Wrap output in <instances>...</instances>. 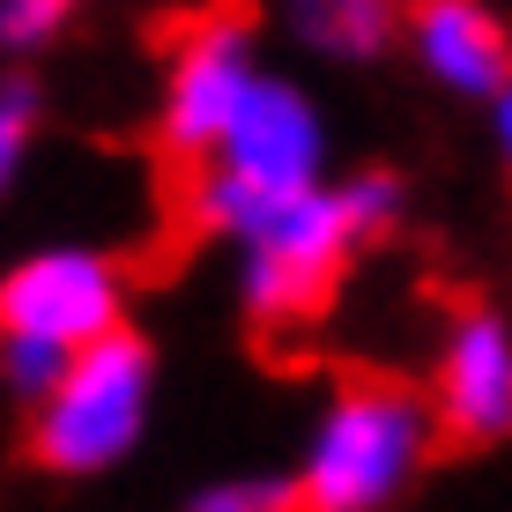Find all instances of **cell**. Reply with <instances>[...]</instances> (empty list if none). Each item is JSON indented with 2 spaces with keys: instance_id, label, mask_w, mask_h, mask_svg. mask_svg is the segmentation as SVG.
<instances>
[{
  "instance_id": "cell-5",
  "label": "cell",
  "mask_w": 512,
  "mask_h": 512,
  "mask_svg": "<svg viewBox=\"0 0 512 512\" xmlns=\"http://www.w3.org/2000/svg\"><path fill=\"white\" fill-rule=\"evenodd\" d=\"M260 82H268V45H260L253 15L238 8L193 15L164 52V75H156V141L201 164Z\"/></svg>"
},
{
  "instance_id": "cell-8",
  "label": "cell",
  "mask_w": 512,
  "mask_h": 512,
  "mask_svg": "<svg viewBox=\"0 0 512 512\" xmlns=\"http://www.w3.org/2000/svg\"><path fill=\"white\" fill-rule=\"evenodd\" d=\"M401 45L438 97L490 104L512 82V23L490 0H409Z\"/></svg>"
},
{
  "instance_id": "cell-10",
  "label": "cell",
  "mask_w": 512,
  "mask_h": 512,
  "mask_svg": "<svg viewBox=\"0 0 512 512\" xmlns=\"http://www.w3.org/2000/svg\"><path fill=\"white\" fill-rule=\"evenodd\" d=\"M179 512H305V505H297L290 468H231V475L193 483Z\"/></svg>"
},
{
  "instance_id": "cell-13",
  "label": "cell",
  "mask_w": 512,
  "mask_h": 512,
  "mask_svg": "<svg viewBox=\"0 0 512 512\" xmlns=\"http://www.w3.org/2000/svg\"><path fill=\"white\" fill-rule=\"evenodd\" d=\"M60 372H67V349L30 342V334H0V394L15 409H38L52 386H60Z\"/></svg>"
},
{
  "instance_id": "cell-15",
  "label": "cell",
  "mask_w": 512,
  "mask_h": 512,
  "mask_svg": "<svg viewBox=\"0 0 512 512\" xmlns=\"http://www.w3.org/2000/svg\"><path fill=\"white\" fill-rule=\"evenodd\" d=\"M483 112H490V149H498V164L512 171V82L483 104Z\"/></svg>"
},
{
  "instance_id": "cell-7",
  "label": "cell",
  "mask_w": 512,
  "mask_h": 512,
  "mask_svg": "<svg viewBox=\"0 0 512 512\" xmlns=\"http://www.w3.org/2000/svg\"><path fill=\"white\" fill-rule=\"evenodd\" d=\"M431 409L461 446H505L512 438V312L468 305L446 320L431 349Z\"/></svg>"
},
{
  "instance_id": "cell-3",
  "label": "cell",
  "mask_w": 512,
  "mask_h": 512,
  "mask_svg": "<svg viewBox=\"0 0 512 512\" xmlns=\"http://www.w3.org/2000/svg\"><path fill=\"white\" fill-rule=\"evenodd\" d=\"M334 179V127L327 104L290 75H268L245 112L223 127V141L201 156V171L186 179V216L201 223L208 238L231 245L245 223L268 201H290V193H312Z\"/></svg>"
},
{
  "instance_id": "cell-11",
  "label": "cell",
  "mask_w": 512,
  "mask_h": 512,
  "mask_svg": "<svg viewBox=\"0 0 512 512\" xmlns=\"http://www.w3.org/2000/svg\"><path fill=\"white\" fill-rule=\"evenodd\" d=\"M38 134H45V97L30 75H0V201L23 186L30 156H38Z\"/></svg>"
},
{
  "instance_id": "cell-2",
  "label": "cell",
  "mask_w": 512,
  "mask_h": 512,
  "mask_svg": "<svg viewBox=\"0 0 512 512\" xmlns=\"http://www.w3.org/2000/svg\"><path fill=\"white\" fill-rule=\"evenodd\" d=\"M156 394H164V357L134 320L104 342L75 349L67 357L60 386L23 409V438H30V461L60 483H104L149 446V423H156Z\"/></svg>"
},
{
  "instance_id": "cell-1",
  "label": "cell",
  "mask_w": 512,
  "mask_h": 512,
  "mask_svg": "<svg viewBox=\"0 0 512 512\" xmlns=\"http://www.w3.org/2000/svg\"><path fill=\"white\" fill-rule=\"evenodd\" d=\"M446 438V423L431 409V386L349 372L334 379L305 416L297 438V505L305 512H401L416 498V483L431 475V453Z\"/></svg>"
},
{
  "instance_id": "cell-12",
  "label": "cell",
  "mask_w": 512,
  "mask_h": 512,
  "mask_svg": "<svg viewBox=\"0 0 512 512\" xmlns=\"http://www.w3.org/2000/svg\"><path fill=\"white\" fill-rule=\"evenodd\" d=\"M90 15V0H0V60H38Z\"/></svg>"
},
{
  "instance_id": "cell-9",
  "label": "cell",
  "mask_w": 512,
  "mask_h": 512,
  "mask_svg": "<svg viewBox=\"0 0 512 512\" xmlns=\"http://www.w3.org/2000/svg\"><path fill=\"white\" fill-rule=\"evenodd\" d=\"M275 23L297 52L327 67H372L401 45L409 0H275Z\"/></svg>"
},
{
  "instance_id": "cell-6",
  "label": "cell",
  "mask_w": 512,
  "mask_h": 512,
  "mask_svg": "<svg viewBox=\"0 0 512 512\" xmlns=\"http://www.w3.org/2000/svg\"><path fill=\"white\" fill-rule=\"evenodd\" d=\"M119 327H127V268L104 245L52 238L0 268V334H30L75 357Z\"/></svg>"
},
{
  "instance_id": "cell-4",
  "label": "cell",
  "mask_w": 512,
  "mask_h": 512,
  "mask_svg": "<svg viewBox=\"0 0 512 512\" xmlns=\"http://www.w3.org/2000/svg\"><path fill=\"white\" fill-rule=\"evenodd\" d=\"M357 216L342 201V179L290 193V201H268L253 223L231 238V282L238 305L253 312L260 327H297L334 297L342 268L357 260Z\"/></svg>"
},
{
  "instance_id": "cell-14",
  "label": "cell",
  "mask_w": 512,
  "mask_h": 512,
  "mask_svg": "<svg viewBox=\"0 0 512 512\" xmlns=\"http://www.w3.org/2000/svg\"><path fill=\"white\" fill-rule=\"evenodd\" d=\"M342 201H349V216H357L364 245L394 238L401 223H409V186H401L394 171H357V179H342Z\"/></svg>"
}]
</instances>
